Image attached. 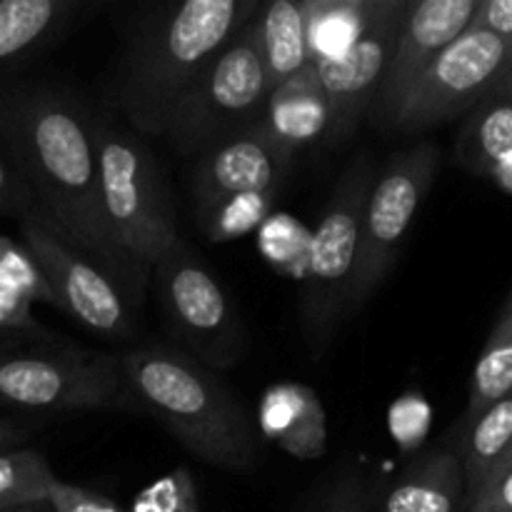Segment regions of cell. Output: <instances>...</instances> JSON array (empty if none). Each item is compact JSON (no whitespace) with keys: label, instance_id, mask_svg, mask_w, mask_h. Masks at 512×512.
<instances>
[{"label":"cell","instance_id":"6da1fadb","mask_svg":"<svg viewBox=\"0 0 512 512\" xmlns=\"http://www.w3.org/2000/svg\"><path fill=\"white\" fill-rule=\"evenodd\" d=\"M0 133L38 200L35 218L110 275L138 310L150 275L125 255L103 215L93 105L60 80L20 75L0 85Z\"/></svg>","mask_w":512,"mask_h":512},{"label":"cell","instance_id":"7a4b0ae2","mask_svg":"<svg viewBox=\"0 0 512 512\" xmlns=\"http://www.w3.org/2000/svg\"><path fill=\"white\" fill-rule=\"evenodd\" d=\"M258 8V0H183L133 20L113 83L125 123L143 138H165L190 83Z\"/></svg>","mask_w":512,"mask_h":512},{"label":"cell","instance_id":"3957f363","mask_svg":"<svg viewBox=\"0 0 512 512\" xmlns=\"http://www.w3.org/2000/svg\"><path fill=\"white\" fill-rule=\"evenodd\" d=\"M130 410L150 415L193 458L230 473L263 460L253 415L215 370L173 345H135L118 353Z\"/></svg>","mask_w":512,"mask_h":512},{"label":"cell","instance_id":"277c9868","mask_svg":"<svg viewBox=\"0 0 512 512\" xmlns=\"http://www.w3.org/2000/svg\"><path fill=\"white\" fill-rule=\"evenodd\" d=\"M100 203L110 233L130 260L153 278V268L180 243L173 203L163 168L143 135L115 120L110 110H95Z\"/></svg>","mask_w":512,"mask_h":512},{"label":"cell","instance_id":"5b68a950","mask_svg":"<svg viewBox=\"0 0 512 512\" xmlns=\"http://www.w3.org/2000/svg\"><path fill=\"white\" fill-rule=\"evenodd\" d=\"M378 165L368 150L355 155L335 180L318 228L310 235L300 290V328L310 358L320 360L348 323V300L360 255L365 200Z\"/></svg>","mask_w":512,"mask_h":512},{"label":"cell","instance_id":"8992f818","mask_svg":"<svg viewBox=\"0 0 512 512\" xmlns=\"http://www.w3.org/2000/svg\"><path fill=\"white\" fill-rule=\"evenodd\" d=\"M0 405L35 415L130 410L118 355L78 348L55 335L0 345Z\"/></svg>","mask_w":512,"mask_h":512},{"label":"cell","instance_id":"52a82bcc","mask_svg":"<svg viewBox=\"0 0 512 512\" xmlns=\"http://www.w3.org/2000/svg\"><path fill=\"white\" fill-rule=\"evenodd\" d=\"M255 15L205 65L170 115L165 138L183 158H198L220 140L258 123L270 95Z\"/></svg>","mask_w":512,"mask_h":512},{"label":"cell","instance_id":"ba28073f","mask_svg":"<svg viewBox=\"0 0 512 512\" xmlns=\"http://www.w3.org/2000/svg\"><path fill=\"white\" fill-rule=\"evenodd\" d=\"M153 280L165 328L183 353L215 373L245 358L248 333L238 308L185 240L155 263Z\"/></svg>","mask_w":512,"mask_h":512},{"label":"cell","instance_id":"9c48e42d","mask_svg":"<svg viewBox=\"0 0 512 512\" xmlns=\"http://www.w3.org/2000/svg\"><path fill=\"white\" fill-rule=\"evenodd\" d=\"M440 170V150L435 143H418L390 155L375 173L365 200L360 255L353 290L348 300V320L368 305L383 285L428 198Z\"/></svg>","mask_w":512,"mask_h":512},{"label":"cell","instance_id":"30bf717a","mask_svg":"<svg viewBox=\"0 0 512 512\" xmlns=\"http://www.w3.org/2000/svg\"><path fill=\"white\" fill-rule=\"evenodd\" d=\"M512 78V43L470 25L430 63L400 103L388 130L425 133L468 115Z\"/></svg>","mask_w":512,"mask_h":512},{"label":"cell","instance_id":"8fae6325","mask_svg":"<svg viewBox=\"0 0 512 512\" xmlns=\"http://www.w3.org/2000/svg\"><path fill=\"white\" fill-rule=\"evenodd\" d=\"M18 228L20 243L38 260L60 313L108 343H130L135 338V308L110 275L63 243L35 215L20 220Z\"/></svg>","mask_w":512,"mask_h":512},{"label":"cell","instance_id":"7c38bea8","mask_svg":"<svg viewBox=\"0 0 512 512\" xmlns=\"http://www.w3.org/2000/svg\"><path fill=\"white\" fill-rule=\"evenodd\" d=\"M408 5L410 0H395L378 25L368 30L348 53L313 63L330 110V125L323 140L328 148L348 143L373 110Z\"/></svg>","mask_w":512,"mask_h":512},{"label":"cell","instance_id":"4fadbf2b","mask_svg":"<svg viewBox=\"0 0 512 512\" xmlns=\"http://www.w3.org/2000/svg\"><path fill=\"white\" fill-rule=\"evenodd\" d=\"M478 8L480 0H410L368 120L390 128L410 88L473 25Z\"/></svg>","mask_w":512,"mask_h":512},{"label":"cell","instance_id":"5bb4252c","mask_svg":"<svg viewBox=\"0 0 512 512\" xmlns=\"http://www.w3.org/2000/svg\"><path fill=\"white\" fill-rule=\"evenodd\" d=\"M293 160L295 153L280 145L258 120L195 158L190 175L193 208L235 193H280Z\"/></svg>","mask_w":512,"mask_h":512},{"label":"cell","instance_id":"9a60e30c","mask_svg":"<svg viewBox=\"0 0 512 512\" xmlns=\"http://www.w3.org/2000/svg\"><path fill=\"white\" fill-rule=\"evenodd\" d=\"M103 8L98 0H0V85L28 75L35 60Z\"/></svg>","mask_w":512,"mask_h":512},{"label":"cell","instance_id":"2e32d148","mask_svg":"<svg viewBox=\"0 0 512 512\" xmlns=\"http://www.w3.org/2000/svg\"><path fill=\"white\" fill-rule=\"evenodd\" d=\"M258 433L295 460H318L328 453V418L320 395L310 385L283 380L263 393Z\"/></svg>","mask_w":512,"mask_h":512},{"label":"cell","instance_id":"e0dca14e","mask_svg":"<svg viewBox=\"0 0 512 512\" xmlns=\"http://www.w3.org/2000/svg\"><path fill=\"white\" fill-rule=\"evenodd\" d=\"M378 512H465V475L455 450L420 453L380 490Z\"/></svg>","mask_w":512,"mask_h":512},{"label":"cell","instance_id":"ac0fdd59","mask_svg":"<svg viewBox=\"0 0 512 512\" xmlns=\"http://www.w3.org/2000/svg\"><path fill=\"white\" fill-rule=\"evenodd\" d=\"M260 123L290 153L323 143L330 110L313 63L270 90Z\"/></svg>","mask_w":512,"mask_h":512},{"label":"cell","instance_id":"d6986e66","mask_svg":"<svg viewBox=\"0 0 512 512\" xmlns=\"http://www.w3.org/2000/svg\"><path fill=\"white\" fill-rule=\"evenodd\" d=\"M395 0H303L310 63L333 60L360 43Z\"/></svg>","mask_w":512,"mask_h":512},{"label":"cell","instance_id":"ffe728a7","mask_svg":"<svg viewBox=\"0 0 512 512\" xmlns=\"http://www.w3.org/2000/svg\"><path fill=\"white\" fill-rule=\"evenodd\" d=\"M512 150V78L480 100L455 140V163L488 178L490 168Z\"/></svg>","mask_w":512,"mask_h":512},{"label":"cell","instance_id":"44dd1931","mask_svg":"<svg viewBox=\"0 0 512 512\" xmlns=\"http://www.w3.org/2000/svg\"><path fill=\"white\" fill-rule=\"evenodd\" d=\"M255 23H258L260 50H263L270 88L308 68L310 50L303 0L260 3Z\"/></svg>","mask_w":512,"mask_h":512},{"label":"cell","instance_id":"7402d4cb","mask_svg":"<svg viewBox=\"0 0 512 512\" xmlns=\"http://www.w3.org/2000/svg\"><path fill=\"white\" fill-rule=\"evenodd\" d=\"M512 443V393L488 405L480 415L463 423L458 458L465 475V493L480 483L503 460Z\"/></svg>","mask_w":512,"mask_h":512},{"label":"cell","instance_id":"603a6c76","mask_svg":"<svg viewBox=\"0 0 512 512\" xmlns=\"http://www.w3.org/2000/svg\"><path fill=\"white\" fill-rule=\"evenodd\" d=\"M512 393V290L500 308L498 320L478 355L470 378L468 408L463 423L483 413L488 405Z\"/></svg>","mask_w":512,"mask_h":512},{"label":"cell","instance_id":"cb8c5ba5","mask_svg":"<svg viewBox=\"0 0 512 512\" xmlns=\"http://www.w3.org/2000/svg\"><path fill=\"white\" fill-rule=\"evenodd\" d=\"M58 480L53 465L38 450H5L0 453V512L48 505Z\"/></svg>","mask_w":512,"mask_h":512},{"label":"cell","instance_id":"d4e9b609","mask_svg":"<svg viewBox=\"0 0 512 512\" xmlns=\"http://www.w3.org/2000/svg\"><path fill=\"white\" fill-rule=\"evenodd\" d=\"M280 193H235L215 203L195 208L198 228L210 243H230L258 230L273 215V205Z\"/></svg>","mask_w":512,"mask_h":512},{"label":"cell","instance_id":"484cf974","mask_svg":"<svg viewBox=\"0 0 512 512\" xmlns=\"http://www.w3.org/2000/svg\"><path fill=\"white\" fill-rule=\"evenodd\" d=\"M258 248L273 268L290 275L298 273V278H303L310 235L298 220L285 213L270 215L258 228Z\"/></svg>","mask_w":512,"mask_h":512},{"label":"cell","instance_id":"4316f807","mask_svg":"<svg viewBox=\"0 0 512 512\" xmlns=\"http://www.w3.org/2000/svg\"><path fill=\"white\" fill-rule=\"evenodd\" d=\"M0 290L20 295L28 303H45L55 308L53 290L40 270L38 260L20 240L0 235Z\"/></svg>","mask_w":512,"mask_h":512},{"label":"cell","instance_id":"83f0119b","mask_svg":"<svg viewBox=\"0 0 512 512\" xmlns=\"http://www.w3.org/2000/svg\"><path fill=\"white\" fill-rule=\"evenodd\" d=\"M380 483L363 465H343L325 485L315 512H375Z\"/></svg>","mask_w":512,"mask_h":512},{"label":"cell","instance_id":"f1b7e54d","mask_svg":"<svg viewBox=\"0 0 512 512\" xmlns=\"http://www.w3.org/2000/svg\"><path fill=\"white\" fill-rule=\"evenodd\" d=\"M125 512H200L198 485L188 468H175L145 485Z\"/></svg>","mask_w":512,"mask_h":512},{"label":"cell","instance_id":"f546056e","mask_svg":"<svg viewBox=\"0 0 512 512\" xmlns=\"http://www.w3.org/2000/svg\"><path fill=\"white\" fill-rule=\"evenodd\" d=\"M430 418H433V413H430L428 400H425V395L420 390H408V393L400 395L390 405V435L400 445V450L413 453V450L420 448V443H423L430 430Z\"/></svg>","mask_w":512,"mask_h":512},{"label":"cell","instance_id":"4dcf8cb0","mask_svg":"<svg viewBox=\"0 0 512 512\" xmlns=\"http://www.w3.org/2000/svg\"><path fill=\"white\" fill-rule=\"evenodd\" d=\"M0 215L15 218L18 223L30 215H40L38 200L3 133H0Z\"/></svg>","mask_w":512,"mask_h":512},{"label":"cell","instance_id":"1f68e13d","mask_svg":"<svg viewBox=\"0 0 512 512\" xmlns=\"http://www.w3.org/2000/svg\"><path fill=\"white\" fill-rule=\"evenodd\" d=\"M465 512H512V463L490 470L465 493Z\"/></svg>","mask_w":512,"mask_h":512},{"label":"cell","instance_id":"d6a6232c","mask_svg":"<svg viewBox=\"0 0 512 512\" xmlns=\"http://www.w3.org/2000/svg\"><path fill=\"white\" fill-rule=\"evenodd\" d=\"M50 335L35 320L33 303L20 295L0 290V338H43Z\"/></svg>","mask_w":512,"mask_h":512},{"label":"cell","instance_id":"836d02e7","mask_svg":"<svg viewBox=\"0 0 512 512\" xmlns=\"http://www.w3.org/2000/svg\"><path fill=\"white\" fill-rule=\"evenodd\" d=\"M50 512H125L108 495L58 480L48 498Z\"/></svg>","mask_w":512,"mask_h":512},{"label":"cell","instance_id":"e575fe53","mask_svg":"<svg viewBox=\"0 0 512 512\" xmlns=\"http://www.w3.org/2000/svg\"><path fill=\"white\" fill-rule=\"evenodd\" d=\"M473 28L488 30L505 43H512V0H480Z\"/></svg>","mask_w":512,"mask_h":512},{"label":"cell","instance_id":"d590c367","mask_svg":"<svg viewBox=\"0 0 512 512\" xmlns=\"http://www.w3.org/2000/svg\"><path fill=\"white\" fill-rule=\"evenodd\" d=\"M28 438H30L28 425L18 423V420L0 418V453L13 448H23V443Z\"/></svg>","mask_w":512,"mask_h":512},{"label":"cell","instance_id":"8d00e7d4","mask_svg":"<svg viewBox=\"0 0 512 512\" xmlns=\"http://www.w3.org/2000/svg\"><path fill=\"white\" fill-rule=\"evenodd\" d=\"M490 180H495V185L498 188H503L505 193H512V150L510 153H505L503 158L498 160V163L490 168Z\"/></svg>","mask_w":512,"mask_h":512},{"label":"cell","instance_id":"74e56055","mask_svg":"<svg viewBox=\"0 0 512 512\" xmlns=\"http://www.w3.org/2000/svg\"><path fill=\"white\" fill-rule=\"evenodd\" d=\"M10 512H50L48 505H35V508H23V510H10Z\"/></svg>","mask_w":512,"mask_h":512},{"label":"cell","instance_id":"f35d334b","mask_svg":"<svg viewBox=\"0 0 512 512\" xmlns=\"http://www.w3.org/2000/svg\"><path fill=\"white\" fill-rule=\"evenodd\" d=\"M512 463V443H510V448H508V453H505L503 455V460H500V463L498 465H510ZM498 465H495V468H498ZM493 468V470H495Z\"/></svg>","mask_w":512,"mask_h":512},{"label":"cell","instance_id":"ab89813d","mask_svg":"<svg viewBox=\"0 0 512 512\" xmlns=\"http://www.w3.org/2000/svg\"><path fill=\"white\" fill-rule=\"evenodd\" d=\"M8 340H15V338H0V345H3V343H8Z\"/></svg>","mask_w":512,"mask_h":512}]
</instances>
